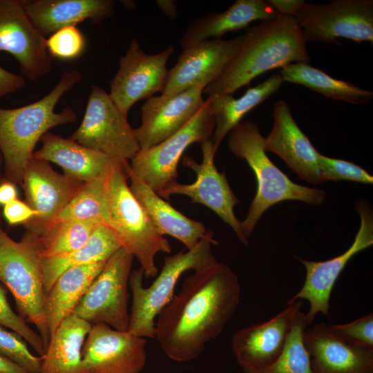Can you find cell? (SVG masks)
I'll return each instance as SVG.
<instances>
[{
	"mask_svg": "<svg viewBox=\"0 0 373 373\" xmlns=\"http://www.w3.org/2000/svg\"><path fill=\"white\" fill-rule=\"evenodd\" d=\"M123 247L117 234L106 225L99 224L88 241L70 252L41 258L46 294L65 271L77 266L107 260Z\"/></svg>",
	"mask_w": 373,
	"mask_h": 373,
	"instance_id": "cell-28",
	"label": "cell"
},
{
	"mask_svg": "<svg viewBox=\"0 0 373 373\" xmlns=\"http://www.w3.org/2000/svg\"><path fill=\"white\" fill-rule=\"evenodd\" d=\"M294 19L305 43H332L338 38L373 43L372 0H332L321 5L305 2Z\"/></svg>",
	"mask_w": 373,
	"mask_h": 373,
	"instance_id": "cell-10",
	"label": "cell"
},
{
	"mask_svg": "<svg viewBox=\"0 0 373 373\" xmlns=\"http://www.w3.org/2000/svg\"><path fill=\"white\" fill-rule=\"evenodd\" d=\"M49 55L62 60L78 58L86 48V40L76 26L62 28L52 33L46 39Z\"/></svg>",
	"mask_w": 373,
	"mask_h": 373,
	"instance_id": "cell-35",
	"label": "cell"
},
{
	"mask_svg": "<svg viewBox=\"0 0 373 373\" xmlns=\"http://www.w3.org/2000/svg\"><path fill=\"white\" fill-rule=\"evenodd\" d=\"M213 236V232L209 231L193 248L164 256L160 274L148 287L143 286L144 274L141 268L131 271L129 287L132 305L128 332L145 338H155L156 318L173 298L181 276L187 271H195L217 262L211 245L218 242Z\"/></svg>",
	"mask_w": 373,
	"mask_h": 373,
	"instance_id": "cell-6",
	"label": "cell"
},
{
	"mask_svg": "<svg viewBox=\"0 0 373 373\" xmlns=\"http://www.w3.org/2000/svg\"><path fill=\"white\" fill-rule=\"evenodd\" d=\"M0 355L22 367L26 373H40L42 356L33 355L16 332L0 325Z\"/></svg>",
	"mask_w": 373,
	"mask_h": 373,
	"instance_id": "cell-36",
	"label": "cell"
},
{
	"mask_svg": "<svg viewBox=\"0 0 373 373\" xmlns=\"http://www.w3.org/2000/svg\"><path fill=\"white\" fill-rule=\"evenodd\" d=\"M0 182H1V180H0Z\"/></svg>",
	"mask_w": 373,
	"mask_h": 373,
	"instance_id": "cell-46",
	"label": "cell"
},
{
	"mask_svg": "<svg viewBox=\"0 0 373 373\" xmlns=\"http://www.w3.org/2000/svg\"><path fill=\"white\" fill-rule=\"evenodd\" d=\"M156 3L164 15L174 20L177 19L178 11L175 1L173 0H157Z\"/></svg>",
	"mask_w": 373,
	"mask_h": 373,
	"instance_id": "cell-44",
	"label": "cell"
},
{
	"mask_svg": "<svg viewBox=\"0 0 373 373\" xmlns=\"http://www.w3.org/2000/svg\"><path fill=\"white\" fill-rule=\"evenodd\" d=\"M81 79L79 71L66 72L39 100L17 108H0V150L4 160L5 180L21 184L24 169L42 136L52 128L76 120L72 108H64L57 113L55 108L64 94Z\"/></svg>",
	"mask_w": 373,
	"mask_h": 373,
	"instance_id": "cell-3",
	"label": "cell"
},
{
	"mask_svg": "<svg viewBox=\"0 0 373 373\" xmlns=\"http://www.w3.org/2000/svg\"><path fill=\"white\" fill-rule=\"evenodd\" d=\"M216 126L209 97L180 130L159 144L140 149L131 160V171L159 194L177 182L178 165L191 144L212 140Z\"/></svg>",
	"mask_w": 373,
	"mask_h": 373,
	"instance_id": "cell-8",
	"label": "cell"
},
{
	"mask_svg": "<svg viewBox=\"0 0 373 373\" xmlns=\"http://www.w3.org/2000/svg\"><path fill=\"white\" fill-rule=\"evenodd\" d=\"M279 16L294 18L305 1L303 0H267Z\"/></svg>",
	"mask_w": 373,
	"mask_h": 373,
	"instance_id": "cell-42",
	"label": "cell"
},
{
	"mask_svg": "<svg viewBox=\"0 0 373 373\" xmlns=\"http://www.w3.org/2000/svg\"><path fill=\"white\" fill-rule=\"evenodd\" d=\"M356 210L361 223L351 246L341 255L325 261H311L297 258L306 269L305 283L298 292L286 304L300 299L309 303L306 314L311 324L318 313L329 315V298L333 287L346 265L358 252L373 245V214L365 203H358Z\"/></svg>",
	"mask_w": 373,
	"mask_h": 373,
	"instance_id": "cell-14",
	"label": "cell"
},
{
	"mask_svg": "<svg viewBox=\"0 0 373 373\" xmlns=\"http://www.w3.org/2000/svg\"><path fill=\"white\" fill-rule=\"evenodd\" d=\"M17 198L16 184L6 180L0 182V205L5 206Z\"/></svg>",
	"mask_w": 373,
	"mask_h": 373,
	"instance_id": "cell-43",
	"label": "cell"
},
{
	"mask_svg": "<svg viewBox=\"0 0 373 373\" xmlns=\"http://www.w3.org/2000/svg\"><path fill=\"white\" fill-rule=\"evenodd\" d=\"M41 141L42 146L34 151L32 158L55 163L61 167L64 175L84 182L104 175L122 160L50 132L44 134Z\"/></svg>",
	"mask_w": 373,
	"mask_h": 373,
	"instance_id": "cell-25",
	"label": "cell"
},
{
	"mask_svg": "<svg viewBox=\"0 0 373 373\" xmlns=\"http://www.w3.org/2000/svg\"><path fill=\"white\" fill-rule=\"evenodd\" d=\"M0 373H26L16 363L0 355Z\"/></svg>",
	"mask_w": 373,
	"mask_h": 373,
	"instance_id": "cell-45",
	"label": "cell"
},
{
	"mask_svg": "<svg viewBox=\"0 0 373 373\" xmlns=\"http://www.w3.org/2000/svg\"><path fill=\"white\" fill-rule=\"evenodd\" d=\"M107 260L70 268L53 283L44 303L45 321L50 336L62 321L72 314Z\"/></svg>",
	"mask_w": 373,
	"mask_h": 373,
	"instance_id": "cell-27",
	"label": "cell"
},
{
	"mask_svg": "<svg viewBox=\"0 0 373 373\" xmlns=\"http://www.w3.org/2000/svg\"><path fill=\"white\" fill-rule=\"evenodd\" d=\"M78 144L114 158L133 160L140 150L133 128L108 93L91 88L79 126L68 137Z\"/></svg>",
	"mask_w": 373,
	"mask_h": 373,
	"instance_id": "cell-11",
	"label": "cell"
},
{
	"mask_svg": "<svg viewBox=\"0 0 373 373\" xmlns=\"http://www.w3.org/2000/svg\"><path fill=\"white\" fill-rule=\"evenodd\" d=\"M26 85L22 75L12 73L0 66V99L10 93H14Z\"/></svg>",
	"mask_w": 373,
	"mask_h": 373,
	"instance_id": "cell-41",
	"label": "cell"
},
{
	"mask_svg": "<svg viewBox=\"0 0 373 373\" xmlns=\"http://www.w3.org/2000/svg\"><path fill=\"white\" fill-rule=\"evenodd\" d=\"M3 216L9 224H26L37 216L26 202L18 198L3 206Z\"/></svg>",
	"mask_w": 373,
	"mask_h": 373,
	"instance_id": "cell-40",
	"label": "cell"
},
{
	"mask_svg": "<svg viewBox=\"0 0 373 373\" xmlns=\"http://www.w3.org/2000/svg\"><path fill=\"white\" fill-rule=\"evenodd\" d=\"M84 183L57 173L48 162L32 158L24 169L21 184L26 203L37 216L24 224L27 231L37 233L51 222Z\"/></svg>",
	"mask_w": 373,
	"mask_h": 373,
	"instance_id": "cell-19",
	"label": "cell"
},
{
	"mask_svg": "<svg viewBox=\"0 0 373 373\" xmlns=\"http://www.w3.org/2000/svg\"><path fill=\"white\" fill-rule=\"evenodd\" d=\"M146 340L128 330L92 325L82 350L79 373H140L146 363Z\"/></svg>",
	"mask_w": 373,
	"mask_h": 373,
	"instance_id": "cell-15",
	"label": "cell"
},
{
	"mask_svg": "<svg viewBox=\"0 0 373 373\" xmlns=\"http://www.w3.org/2000/svg\"><path fill=\"white\" fill-rule=\"evenodd\" d=\"M280 75L283 82L301 85L329 99L360 105L373 98L372 91L333 78L307 62L286 65L280 68Z\"/></svg>",
	"mask_w": 373,
	"mask_h": 373,
	"instance_id": "cell-31",
	"label": "cell"
},
{
	"mask_svg": "<svg viewBox=\"0 0 373 373\" xmlns=\"http://www.w3.org/2000/svg\"><path fill=\"white\" fill-rule=\"evenodd\" d=\"M283 82L280 74H274L256 86L248 88L238 98L226 94L209 96L216 122L212 136L216 151L225 136L241 122L243 117L275 93Z\"/></svg>",
	"mask_w": 373,
	"mask_h": 373,
	"instance_id": "cell-30",
	"label": "cell"
},
{
	"mask_svg": "<svg viewBox=\"0 0 373 373\" xmlns=\"http://www.w3.org/2000/svg\"><path fill=\"white\" fill-rule=\"evenodd\" d=\"M91 327L73 314L64 318L50 338L40 373H79L83 345Z\"/></svg>",
	"mask_w": 373,
	"mask_h": 373,
	"instance_id": "cell-29",
	"label": "cell"
},
{
	"mask_svg": "<svg viewBox=\"0 0 373 373\" xmlns=\"http://www.w3.org/2000/svg\"><path fill=\"white\" fill-rule=\"evenodd\" d=\"M0 325L10 328L23 337L42 356L46 347L39 333L33 331L26 322L10 307L4 289L0 286Z\"/></svg>",
	"mask_w": 373,
	"mask_h": 373,
	"instance_id": "cell-38",
	"label": "cell"
},
{
	"mask_svg": "<svg viewBox=\"0 0 373 373\" xmlns=\"http://www.w3.org/2000/svg\"><path fill=\"white\" fill-rule=\"evenodd\" d=\"M228 135L229 149L247 162L257 182L256 193L247 216L240 222L247 240L262 214L275 204L285 200H298L312 205L323 202L326 197L323 190L294 182L271 162L264 148L265 137L255 122H240Z\"/></svg>",
	"mask_w": 373,
	"mask_h": 373,
	"instance_id": "cell-4",
	"label": "cell"
},
{
	"mask_svg": "<svg viewBox=\"0 0 373 373\" xmlns=\"http://www.w3.org/2000/svg\"><path fill=\"white\" fill-rule=\"evenodd\" d=\"M130 190L137 200L157 231L169 235L183 243L186 249L193 248L210 230L203 223L192 220L173 207L129 169Z\"/></svg>",
	"mask_w": 373,
	"mask_h": 373,
	"instance_id": "cell-26",
	"label": "cell"
},
{
	"mask_svg": "<svg viewBox=\"0 0 373 373\" xmlns=\"http://www.w3.org/2000/svg\"><path fill=\"white\" fill-rule=\"evenodd\" d=\"M133 258L123 247L112 255L72 314L91 325L104 323L117 330H128V287Z\"/></svg>",
	"mask_w": 373,
	"mask_h": 373,
	"instance_id": "cell-9",
	"label": "cell"
},
{
	"mask_svg": "<svg viewBox=\"0 0 373 373\" xmlns=\"http://www.w3.org/2000/svg\"><path fill=\"white\" fill-rule=\"evenodd\" d=\"M235 58L216 80L207 86V95H233L258 75L291 63L310 59L301 30L292 17L279 16L248 28Z\"/></svg>",
	"mask_w": 373,
	"mask_h": 373,
	"instance_id": "cell-2",
	"label": "cell"
},
{
	"mask_svg": "<svg viewBox=\"0 0 373 373\" xmlns=\"http://www.w3.org/2000/svg\"><path fill=\"white\" fill-rule=\"evenodd\" d=\"M37 238L26 231L12 240L0 227V281L12 294L19 315L36 326L47 348L50 333L45 321L46 296Z\"/></svg>",
	"mask_w": 373,
	"mask_h": 373,
	"instance_id": "cell-7",
	"label": "cell"
},
{
	"mask_svg": "<svg viewBox=\"0 0 373 373\" xmlns=\"http://www.w3.org/2000/svg\"><path fill=\"white\" fill-rule=\"evenodd\" d=\"M279 17L264 0H236L225 11L211 12L191 21L180 40L184 50L197 43L220 38L227 32L247 27L255 21Z\"/></svg>",
	"mask_w": 373,
	"mask_h": 373,
	"instance_id": "cell-24",
	"label": "cell"
},
{
	"mask_svg": "<svg viewBox=\"0 0 373 373\" xmlns=\"http://www.w3.org/2000/svg\"><path fill=\"white\" fill-rule=\"evenodd\" d=\"M301 300L286 307L268 321L236 331L231 345L238 365L245 373L262 370L271 365L282 352Z\"/></svg>",
	"mask_w": 373,
	"mask_h": 373,
	"instance_id": "cell-18",
	"label": "cell"
},
{
	"mask_svg": "<svg viewBox=\"0 0 373 373\" xmlns=\"http://www.w3.org/2000/svg\"><path fill=\"white\" fill-rule=\"evenodd\" d=\"M240 298L238 277L227 265L217 261L195 271L158 314L155 338L170 359L194 360L222 332Z\"/></svg>",
	"mask_w": 373,
	"mask_h": 373,
	"instance_id": "cell-1",
	"label": "cell"
},
{
	"mask_svg": "<svg viewBox=\"0 0 373 373\" xmlns=\"http://www.w3.org/2000/svg\"><path fill=\"white\" fill-rule=\"evenodd\" d=\"M318 168L323 182L346 180L368 184L373 183V177L367 171L349 161L319 153Z\"/></svg>",
	"mask_w": 373,
	"mask_h": 373,
	"instance_id": "cell-37",
	"label": "cell"
},
{
	"mask_svg": "<svg viewBox=\"0 0 373 373\" xmlns=\"http://www.w3.org/2000/svg\"><path fill=\"white\" fill-rule=\"evenodd\" d=\"M309 325L306 314L298 311L278 358L269 367L252 373H313L310 356L303 338V332Z\"/></svg>",
	"mask_w": 373,
	"mask_h": 373,
	"instance_id": "cell-33",
	"label": "cell"
},
{
	"mask_svg": "<svg viewBox=\"0 0 373 373\" xmlns=\"http://www.w3.org/2000/svg\"><path fill=\"white\" fill-rule=\"evenodd\" d=\"M24 10L44 37L86 20L99 23L110 18L115 3L113 0H21Z\"/></svg>",
	"mask_w": 373,
	"mask_h": 373,
	"instance_id": "cell-23",
	"label": "cell"
},
{
	"mask_svg": "<svg viewBox=\"0 0 373 373\" xmlns=\"http://www.w3.org/2000/svg\"><path fill=\"white\" fill-rule=\"evenodd\" d=\"M330 330L343 341L355 345L373 349V314L350 323L328 325Z\"/></svg>",
	"mask_w": 373,
	"mask_h": 373,
	"instance_id": "cell-39",
	"label": "cell"
},
{
	"mask_svg": "<svg viewBox=\"0 0 373 373\" xmlns=\"http://www.w3.org/2000/svg\"><path fill=\"white\" fill-rule=\"evenodd\" d=\"M174 52L169 46L161 52L148 55L133 39L126 54L120 57L119 68L110 82L108 93L117 109L125 116L140 99L162 93L168 77L166 63Z\"/></svg>",
	"mask_w": 373,
	"mask_h": 373,
	"instance_id": "cell-13",
	"label": "cell"
},
{
	"mask_svg": "<svg viewBox=\"0 0 373 373\" xmlns=\"http://www.w3.org/2000/svg\"><path fill=\"white\" fill-rule=\"evenodd\" d=\"M200 144L202 153L201 163H198L189 155L184 156L182 159L183 166L195 173V181L192 184H181L177 181L158 195L166 200L172 195H183L189 197L193 203L206 206L229 224L241 243L247 246L249 241L242 233L241 221L236 218L233 211L240 201L231 190L224 173L219 172L215 165L216 151L212 140Z\"/></svg>",
	"mask_w": 373,
	"mask_h": 373,
	"instance_id": "cell-12",
	"label": "cell"
},
{
	"mask_svg": "<svg viewBox=\"0 0 373 373\" xmlns=\"http://www.w3.org/2000/svg\"><path fill=\"white\" fill-rule=\"evenodd\" d=\"M46 39L28 17L21 0H0V52L12 55L23 77L31 81L51 70Z\"/></svg>",
	"mask_w": 373,
	"mask_h": 373,
	"instance_id": "cell-17",
	"label": "cell"
},
{
	"mask_svg": "<svg viewBox=\"0 0 373 373\" xmlns=\"http://www.w3.org/2000/svg\"><path fill=\"white\" fill-rule=\"evenodd\" d=\"M313 373H373V349L350 344L324 323L303 332Z\"/></svg>",
	"mask_w": 373,
	"mask_h": 373,
	"instance_id": "cell-22",
	"label": "cell"
},
{
	"mask_svg": "<svg viewBox=\"0 0 373 373\" xmlns=\"http://www.w3.org/2000/svg\"><path fill=\"white\" fill-rule=\"evenodd\" d=\"M244 34L231 39H212L183 50L169 70L162 96H172L190 88H204L227 70L238 52Z\"/></svg>",
	"mask_w": 373,
	"mask_h": 373,
	"instance_id": "cell-16",
	"label": "cell"
},
{
	"mask_svg": "<svg viewBox=\"0 0 373 373\" xmlns=\"http://www.w3.org/2000/svg\"><path fill=\"white\" fill-rule=\"evenodd\" d=\"M99 224L93 221H58L48 224L37 233H31L37 239L41 256L48 258L84 245Z\"/></svg>",
	"mask_w": 373,
	"mask_h": 373,
	"instance_id": "cell-32",
	"label": "cell"
},
{
	"mask_svg": "<svg viewBox=\"0 0 373 373\" xmlns=\"http://www.w3.org/2000/svg\"><path fill=\"white\" fill-rule=\"evenodd\" d=\"M109 170L104 175L84 182L75 196L51 222L81 220L102 223L104 186Z\"/></svg>",
	"mask_w": 373,
	"mask_h": 373,
	"instance_id": "cell-34",
	"label": "cell"
},
{
	"mask_svg": "<svg viewBox=\"0 0 373 373\" xmlns=\"http://www.w3.org/2000/svg\"><path fill=\"white\" fill-rule=\"evenodd\" d=\"M274 124L264 148L279 156L302 180L312 184L323 182L318 168L319 152L294 119L289 104L278 100L273 111Z\"/></svg>",
	"mask_w": 373,
	"mask_h": 373,
	"instance_id": "cell-21",
	"label": "cell"
},
{
	"mask_svg": "<svg viewBox=\"0 0 373 373\" xmlns=\"http://www.w3.org/2000/svg\"><path fill=\"white\" fill-rule=\"evenodd\" d=\"M129 169L126 160H119L110 169L104 186L102 223L111 229L123 247L137 259L144 276L154 277L158 272L156 254L170 253L171 246L130 190Z\"/></svg>",
	"mask_w": 373,
	"mask_h": 373,
	"instance_id": "cell-5",
	"label": "cell"
},
{
	"mask_svg": "<svg viewBox=\"0 0 373 373\" xmlns=\"http://www.w3.org/2000/svg\"><path fill=\"white\" fill-rule=\"evenodd\" d=\"M204 87L190 88L172 96H153L141 108V124L134 128L140 149H149L184 126L201 109Z\"/></svg>",
	"mask_w": 373,
	"mask_h": 373,
	"instance_id": "cell-20",
	"label": "cell"
}]
</instances>
